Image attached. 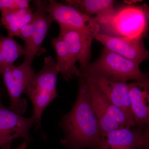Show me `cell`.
Segmentation results:
<instances>
[{"label": "cell", "mask_w": 149, "mask_h": 149, "mask_svg": "<svg viewBox=\"0 0 149 149\" xmlns=\"http://www.w3.org/2000/svg\"><path fill=\"white\" fill-rule=\"evenodd\" d=\"M79 78L76 100L59 123L64 134L60 142L69 149H93L101 146V133L90 102L87 80L82 75Z\"/></svg>", "instance_id": "6da1fadb"}, {"label": "cell", "mask_w": 149, "mask_h": 149, "mask_svg": "<svg viewBox=\"0 0 149 149\" xmlns=\"http://www.w3.org/2000/svg\"><path fill=\"white\" fill-rule=\"evenodd\" d=\"M56 64L51 56L45 59L44 65L38 73H34L27 85L24 94L33 106L32 116L36 120L37 128L41 127V119L44 111L58 97L56 91L58 74Z\"/></svg>", "instance_id": "7a4b0ae2"}, {"label": "cell", "mask_w": 149, "mask_h": 149, "mask_svg": "<svg viewBox=\"0 0 149 149\" xmlns=\"http://www.w3.org/2000/svg\"><path fill=\"white\" fill-rule=\"evenodd\" d=\"M139 66L133 61L104 49L97 60L80 72L97 73L114 81H148V76L140 70Z\"/></svg>", "instance_id": "3957f363"}, {"label": "cell", "mask_w": 149, "mask_h": 149, "mask_svg": "<svg viewBox=\"0 0 149 149\" xmlns=\"http://www.w3.org/2000/svg\"><path fill=\"white\" fill-rule=\"evenodd\" d=\"M148 12L145 8L124 7L100 24V32L104 31L102 34L116 37L143 38L148 28Z\"/></svg>", "instance_id": "277c9868"}, {"label": "cell", "mask_w": 149, "mask_h": 149, "mask_svg": "<svg viewBox=\"0 0 149 149\" xmlns=\"http://www.w3.org/2000/svg\"><path fill=\"white\" fill-rule=\"evenodd\" d=\"M84 77L88 83L89 99L98 121L102 137L118 128L135 126V123L130 120L121 109L112 103L92 81Z\"/></svg>", "instance_id": "5b68a950"}, {"label": "cell", "mask_w": 149, "mask_h": 149, "mask_svg": "<svg viewBox=\"0 0 149 149\" xmlns=\"http://www.w3.org/2000/svg\"><path fill=\"white\" fill-rule=\"evenodd\" d=\"M0 70L10 98L9 109L22 115L27 108V100L21 96L35 73L32 65L23 62L19 66L0 65Z\"/></svg>", "instance_id": "8992f818"}, {"label": "cell", "mask_w": 149, "mask_h": 149, "mask_svg": "<svg viewBox=\"0 0 149 149\" xmlns=\"http://www.w3.org/2000/svg\"><path fill=\"white\" fill-rule=\"evenodd\" d=\"M46 12L60 27L98 33L100 24L96 17L86 15L74 7L54 0L47 2Z\"/></svg>", "instance_id": "52a82bcc"}, {"label": "cell", "mask_w": 149, "mask_h": 149, "mask_svg": "<svg viewBox=\"0 0 149 149\" xmlns=\"http://www.w3.org/2000/svg\"><path fill=\"white\" fill-rule=\"evenodd\" d=\"M36 124L33 116L24 117L4 106L0 102V147L11 146L15 139L22 138L29 143L31 140L29 131Z\"/></svg>", "instance_id": "ba28073f"}, {"label": "cell", "mask_w": 149, "mask_h": 149, "mask_svg": "<svg viewBox=\"0 0 149 149\" xmlns=\"http://www.w3.org/2000/svg\"><path fill=\"white\" fill-rule=\"evenodd\" d=\"M47 2L35 1L36 10L33 13L31 36L24 47V62L31 65L35 57L43 52L42 44L53 22L46 12Z\"/></svg>", "instance_id": "9c48e42d"}, {"label": "cell", "mask_w": 149, "mask_h": 149, "mask_svg": "<svg viewBox=\"0 0 149 149\" xmlns=\"http://www.w3.org/2000/svg\"><path fill=\"white\" fill-rule=\"evenodd\" d=\"M81 75L92 81L112 103L121 109L130 120L135 123L130 109L127 82L114 81L92 72H82Z\"/></svg>", "instance_id": "30bf717a"}, {"label": "cell", "mask_w": 149, "mask_h": 149, "mask_svg": "<svg viewBox=\"0 0 149 149\" xmlns=\"http://www.w3.org/2000/svg\"><path fill=\"white\" fill-rule=\"evenodd\" d=\"M100 146L107 149H149V128L135 125L113 130L102 137Z\"/></svg>", "instance_id": "8fae6325"}, {"label": "cell", "mask_w": 149, "mask_h": 149, "mask_svg": "<svg viewBox=\"0 0 149 149\" xmlns=\"http://www.w3.org/2000/svg\"><path fill=\"white\" fill-rule=\"evenodd\" d=\"M95 39L103 45L104 49L133 61L140 65L149 57L143 38L119 37L96 34Z\"/></svg>", "instance_id": "7c38bea8"}, {"label": "cell", "mask_w": 149, "mask_h": 149, "mask_svg": "<svg viewBox=\"0 0 149 149\" xmlns=\"http://www.w3.org/2000/svg\"><path fill=\"white\" fill-rule=\"evenodd\" d=\"M97 33L60 27L58 36L66 43L76 62H78L80 63V72L90 64L92 42Z\"/></svg>", "instance_id": "4fadbf2b"}, {"label": "cell", "mask_w": 149, "mask_h": 149, "mask_svg": "<svg viewBox=\"0 0 149 149\" xmlns=\"http://www.w3.org/2000/svg\"><path fill=\"white\" fill-rule=\"evenodd\" d=\"M128 87L130 109L136 126L149 128V80L128 83Z\"/></svg>", "instance_id": "5bb4252c"}, {"label": "cell", "mask_w": 149, "mask_h": 149, "mask_svg": "<svg viewBox=\"0 0 149 149\" xmlns=\"http://www.w3.org/2000/svg\"><path fill=\"white\" fill-rule=\"evenodd\" d=\"M65 2L88 16L96 15L100 24L106 21L115 13L114 1L112 0H67Z\"/></svg>", "instance_id": "9a60e30c"}, {"label": "cell", "mask_w": 149, "mask_h": 149, "mask_svg": "<svg viewBox=\"0 0 149 149\" xmlns=\"http://www.w3.org/2000/svg\"><path fill=\"white\" fill-rule=\"evenodd\" d=\"M52 44L55 50L57 55L56 70L62 77L69 81L75 75L79 78L81 72L76 65V62L70 53L66 43L61 37L54 38Z\"/></svg>", "instance_id": "2e32d148"}, {"label": "cell", "mask_w": 149, "mask_h": 149, "mask_svg": "<svg viewBox=\"0 0 149 149\" xmlns=\"http://www.w3.org/2000/svg\"><path fill=\"white\" fill-rule=\"evenodd\" d=\"M1 24L7 30L8 37L19 36L22 27L32 20L33 13L30 7L1 13Z\"/></svg>", "instance_id": "e0dca14e"}, {"label": "cell", "mask_w": 149, "mask_h": 149, "mask_svg": "<svg viewBox=\"0 0 149 149\" xmlns=\"http://www.w3.org/2000/svg\"><path fill=\"white\" fill-rule=\"evenodd\" d=\"M24 48L10 37H0V65L13 64L24 56Z\"/></svg>", "instance_id": "ac0fdd59"}, {"label": "cell", "mask_w": 149, "mask_h": 149, "mask_svg": "<svg viewBox=\"0 0 149 149\" xmlns=\"http://www.w3.org/2000/svg\"><path fill=\"white\" fill-rule=\"evenodd\" d=\"M30 1L28 0H0V11L1 13L29 7Z\"/></svg>", "instance_id": "d6986e66"}, {"label": "cell", "mask_w": 149, "mask_h": 149, "mask_svg": "<svg viewBox=\"0 0 149 149\" xmlns=\"http://www.w3.org/2000/svg\"><path fill=\"white\" fill-rule=\"evenodd\" d=\"M32 20L27 24L24 25L22 27L19 32V38L24 41L25 44L29 41L31 32H32Z\"/></svg>", "instance_id": "ffe728a7"}, {"label": "cell", "mask_w": 149, "mask_h": 149, "mask_svg": "<svg viewBox=\"0 0 149 149\" xmlns=\"http://www.w3.org/2000/svg\"><path fill=\"white\" fill-rule=\"evenodd\" d=\"M28 143L27 141H24L18 147L15 149H26L27 148ZM10 147L11 146H8L2 149H11Z\"/></svg>", "instance_id": "44dd1931"}, {"label": "cell", "mask_w": 149, "mask_h": 149, "mask_svg": "<svg viewBox=\"0 0 149 149\" xmlns=\"http://www.w3.org/2000/svg\"><path fill=\"white\" fill-rule=\"evenodd\" d=\"M93 149H107L106 148H104V147H103L102 146H100L97 147V148H95Z\"/></svg>", "instance_id": "7402d4cb"}, {"label": "cell", "mask_w": 149, "mask_h": 149, "mask_svg": "<svg viewBox=\"0 0 149 149\" xmlns=\"http://www.w3.org/2000/svg\"><path fill=\"white\" fill-rule=\"evenodd\" d=\"M1 75H2L1 72V70H0V77H1ZM1 95H0V102H1Z\"/></svg>", "instance_id": "603a6c76"}]
</instances>
